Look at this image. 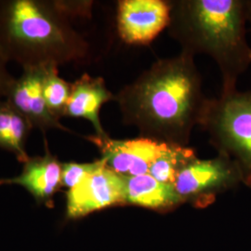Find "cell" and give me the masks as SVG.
I'll return each mask as SVG.
<instances>
[{
	"instance_id": "16",
	"label": "cell",
	"mask_w": 251,
	"mask_h": 251,
	"mask_svg": "<svg viewBox=\"0 0 251 251\" xmlns=\"http://www.w3.org/2000/svg\"><path fill=\"white\" fill-rule=\"evenodd\" d=\"M101 159L91 163H63L62 166V186L68 190L75 187L93 171L99 168Z\"/></svg>"
},
{
	"instance_id": "17",
	"label": "cell",
	"mask_w": 251,
	"mask_h": 251,
	"mask_svg": "<svg viewBox=\"0 0 251 251\" xmlns=\"http://www.w3.org/2000/svg\"><path fill=\"white\" fill-rule=\"evenodd\" d=\"M57 7L68 17H90L93 2L91 1H55Z\"/></svg>"
},
{
	"instance_id": "13",
	"label": "cell",
	"mask_w": 251,
	"mask_h": 251,
	"mask_svg": "<svg viewBox=\"0 0 251 251\" xmlns=\"http://www.w3.org/2000/svg\"><path fill=\"white\" fill-rule=\"evenodd\" d=\"M33 128L26 118L6 100L0 101V148L11 152L23 164L30 157L26 144Z\"/></svg>"
},
{
	"instance_id": "5",
	"label": "cell",
	"mask_w": 251,
	"mask_h": 251,
	"mask_svg": "<svg viewBox=\"0 0 251 251\" xmlns=\"http://www.w3.org/2000/svg\"><path fill=\"white\" fill-rule=\"evenodd\" d=\"M101 159V158H100ZM126 204L124 177L101 159L99 168L66 194V217L79 219L100 209Z\"/></svg>"
},
{
	"instance_id": "9",
	"label": "cell",
	"mask_w": 251,
	"mask_h": 251,
	"mask_svg": "<svg viewBox=\"0 0 251 251\" xmlns=\"http://www.w3.org/2000/svg\"><path fill=\"white\" fill-rule=\"evenodd\" d=\"M47 66L25 68L18 78L12 82L6 100L33 126L46 132L49 129L69 131L54 117L46 104L43 95V79Z\"/></svg>"
},
{
	"instance_id": "2",
	"label": "cell",
	"mask_w": 251,
	"mask_h": 251,
	"mask_svg": "<svg viewBox=\"0 0 251 251\" xmlns=\"http://www.w3.org/2000/svg\"><path fill=\"white\" fill-rule=\"evenodd\" d=\"M169 35L181 52L205 54L222 74L223 90H236V82L251 64L246 24L250 0H172Z\"/></svg>"
},
{
	"instance_id": "8",
	"label": "cell",
	"mask_w": 251,
	"mask_h": 251,
	"mask_svg": "<svg viewBox=\"0 0 251 251\" xmlns=\"http://www.w3.org/2000/svg\"><path fill=\"white\" fill-rule=\"evenodd\" d=\"M242 180L236 164L220 154L212 159H195L180 171L174 187L183 200L230 188Z\"/></svg>"
},
{
	"instance_id": "19",
	"label": "cell",
	"mask_w": 251,
	"mask_h": 251,
	"mask_svg": "<svg viewBox=\"0 0 251 251\" xmlns=\"http://www.w3.org/2000/svg\"><path fill=\"white\" fill-rule=\"evenodd\" d=\"M248 22H250L251 25V1L249 2V10H248Z\"/></svg>"
},
{
	"instance_id": "14",
	"label": "cell",
	"mask_w": 251,
	"mask_h": 251,
	"mask_svg": "<svg viewBox=\"0 0 251 251\" xmlns=\"http://www.w3.org/2000/svg\"><path fill=\"white\" fill-rule=\"evenodd\" d=\"M197 158L196 152L188 146L170 144L153 161L148 174L163 183L174 184L179 172Z\"/></svg>"
},
{
	"instance_id": "18",
	"label": "cell",
	"mask_w": 251,
	"mask_h": 251,
	"mask_svg": "<svg viewBox=\"0 0 251 251\" xmlns=\"http://www.w3.org/2000/svg\"><path fill=\"white\" fill-rule=\"evenodd\" d=\"M8 60L0 51V101L6 99L9 88L14 81V77L9 73L7 68Z\"/></svg>"
},
{
	"instance_id": "6",
	"label": "cell",
	"mask_w": 251,
	"mask_h": 251,
	"mask_svg": "<svg viewBox=\"0 0 251 251\" xmlns=\"http://www.w3.org/2000/svg\"><path fill=\"white\" fill-rule=\"evenodd\" d=\"M171 5L164 0L117 2L118 35L126 44L148 45L169 26Z\"/></svg>"
},
{
	"instance_id": "4",
	"label": "cell",
	"mask_w": 251,
	"mask_h": 251,
	"mask_svg": "<svg viewBox=\"0 0 251 251\" xmlns=\"http://www.w3.org/2000/svg\"><path fill=\"white\" fill-rule=\"evenodd\" d=\"M200 126L220 154L233 160L251 187V90L222 92L208 99Z\"/></svg>"
},
{
	"instance_id": "7",
	"label": "cell",
	"mask_w": 251,
	"mask_h": 251,
	"mask_svg": "<svg viewBox=\"0 0 251 251\" xmlns=\"http://www.w3.org/2000/svg\"><path fill=\"white\" fill-rule=\"evenodd\" d=\"M87 139L98 147L101 159L108 168L124 177L148 174L153 161L170 145L141 137L134 140H116L108 135H90Z\"/></svg>"
},
{
	"instance_id": "10",
	"label": "cell",
	"mask_w": 251,
	"mask_h": 251,
	"mask_svg": "<svg viewBox=\"0 0 251 251\" xmlns=\"http://www.w3.org/2000/svg\"><path fill=\"white\" fill-rule=\"evenodd\" d=\"M62 166L45 141V154L29 157L24 163L22 173L9 179H0V185H20L32 195L37 204L53 206V198L62 188Z\"/></svg>"
},
{
	"instance_id": "11",
	"label": "cell",
	"mask_w": 251,
	"mask_h": 251,
	"mask_svg": "<svg viewBox=\"0 0 251 251\" xmlns=\"http://www.w3.org/2000/svg\"><path fill=\"white\" fill-rule=\"evenodd\" d=\"M110 100H115V95L108 90L104 79L84 74L71 86L64 117L86 119L93 126L95 135L106 136L100 119V111Z\"/></svg>"
},
{
	"instance_id": "1",
	"label": "cell",
	"mask_w": 251,
	"mask_h": 251,
	"mask_svg": "<svg viewBox=\"0 0 251 251\" xmlns=\"http://www.w3.org/2000/svg\"><path fill=\"white\" fill-rule=\"evenodd\" d=\"M115 101L122 121L136 126L141 138L188 146L208 99L195 57L180 52L155 62L117 93Z\"/></svg>"
},
{
	"instance_id": "15",
	"label": "cell",
	"mask_w": 251,
	"mask_h": 251,
	"mask_svg": "<svg viewBox=\"0 0 251 251\" xmlns=\"http://www.w3.org/2000/svg\"><path fill=\"white\" fill-rule=\"evenodd\" d=\"M59 66L48 65L43 79V95L50 112L58 119L64 117L72 84L59 75Z\"/></svg>"
},
{
	"instance_id": "3",
	"label": "cell",
	"mask_w": 251,
	"mask_h": 251,
	"mask_svg": "<svg viewBox=\"0 0 251 251\" xmlns=\"http://www.w3.org/2000/svg\"><path fill=\"white\" fill-rule=\"evenodd\" d=\"M0 51L25 69L80 63L90 47L55 1L0 0Z\"/></svg>"
},
{
	"instance_id": "12",
	"label": "cell",
	"mask_w": 251,
	"mask_h": 251,
	"mask_svg": "<svg viewBox=\"0 0 251 251\" xmlns=\"http://www.w3.org/2000/svg\"><path fill=\"white\" fill-rule=\"evenodd\" d=\"M124 181L126 204L165 209L177 206L184 201L173 184L160 182L150 174L124 177Z\"/></svg>"
}]
</instances>
